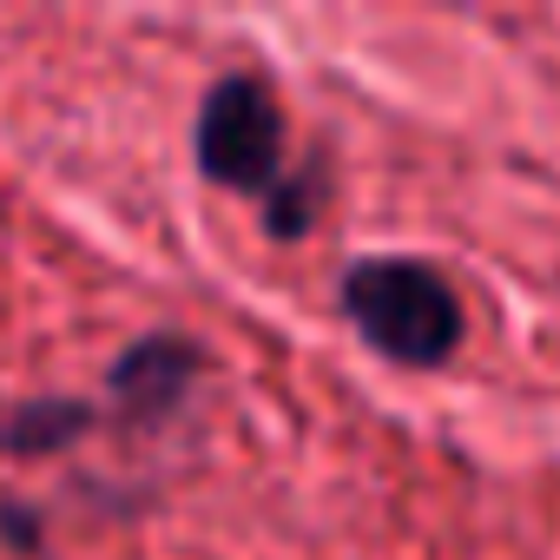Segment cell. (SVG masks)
<instances>
[{
	"mask_svg": "<svg viewBox=\"0 0 560 560\" xmlns=\"http://www.w3.org/2000/svg\"><path fill=\"white\" fill-rule=\"evenodd\" d=\"M343 317L402 370H442L468 337L462 298L429 257H357L343 270Z\"/></svg>",
	"mask_w": 560,
	"mask_h": 560,
	"instance_id": "6da1fadb",
	"label": "cell"
},
{
	"mask_svg": "<svg viewBox=\"0 0 560 560\" xmlns=\"http://www.w3.org/2000/svg\"><path fill=\"white\" fill-rule=\"evenodd\" d=\"M198 172L211 185L264 198V205L284 191L291 159H284V113H277L270 80L224 73L205 93V106H198Z\"/></svg>",
	"mask_w": 560,
	"mask_h": 560,
	"instance_id": "7a4b0ae2",
	"label": "cell"
},
{
	"mask_svg": "<svg viewBox=\"0 0 560 560\" xmlns=\"http://www.w3.org/2000/svg\"><path fill=\"white\" fill-rule=\"evenodd\" d=\"M198 370H205V357H198V343H185V337H172V330H152V337H139L119 363H113V409L126 416V422H165L185 396H191V383H198Z\"/></svg>",
	"mask_w": 560,
	"mask_h": 560,
	"instance_id": "3957f363",
	"label": "cell"
},
{
	"mask_svg": "<svg viewBox=\"0 0 560 560\" xmlns=\"http://www.w3.org/2000/svg\"><path fill=\"white\" fill-rule=\"evenodd\" d=\"M86 429H93L86 402H27V409L0 416V448L8 455H40V448H60V442H73Z\"/></svg>",
	"mask_w": 560,
	"mask_h": 560,
	"instance_id": "277c9868",
	"label": "cell"
},
{
	"mask_svg": "<svg viewBox=\"0 0 560 560\" xmlns=\"http://www.w3.org/2000/svg\"><path fill=\"white\" fill-rule=\"evenodd\" d=\"M317 205H324V165L291 172V178H284V191H277V198L264 205L270 237H304V231L317 224Z\"/></svg>",
	"mask_w": 560,
	"mask_h": 560,
	"instance_id": "5b68a950",
	"label": "cell"
}]
</instances>
